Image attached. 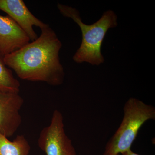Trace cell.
I'll return each mask as SVG.
<instances>
[{
  "mask_svg": "<svg viewBox=\"0 0 155 155\" xmlns=\"http://www.w3.org/2000/svg\"><path fill=\"white\" fill-rule=\"evenodd\" d=\"M35 40L4 56V63L22 80L61 85L65 73L59 53L62 43L49 25Z\"/></svg>",
  "mask_w": 155,
  "mask_h": 155,
  "instance_id": "1",
  "label": "cell"
},
{
  "mask_svg": "<svg viewBox=\"0 0 155 155\" xmlns=\"http://www.w3.org/2000/svg\"><path fill=\"white\" fill-rule=\"evenodd\" d=\"M58 9L64 17L72 19L80 27L82 40L73 57L77 64L87 63L93 66H99L104 62L101 47L108 31L118 25L117 16L112 10L103 13L97 22L87 25L84 23L79 11L71 6L58 3Z\"/></svg>",
  "mask_w": 155,
  "mask_h": 155,
  "instance_id": "2",
  "label": "cell"
},
{
  "mask_svg": "<svg viewBox=\"0 0 155 155\" xmlns=\"http://www.w3.org/2000/svg\"><path fill=\"white\" fill-rule=\"evenodd\" d=\"M121 124L108 141L103 155H121L130 149L140 127L155 119V108L135 98H130L123 107Z\"/></svg>",
  "mask_w": 155,
  "mask_h": 155,
  "instance_id": "3",
  "label": "cell"
},
{
  "mask_svg": "<svg viewBox=\"0 0 155 155\" xmlns=\"http://www.w3.org/2000/svg\"><path fill=\"white\" fill-rule=\"evenodd\" d=\"M64 126L63 114L54 110L49 125L42 129L38 140L39 147L46 155H77Z\"/></svg>",
  "mask_w": 155,
  "mask_h": 155,
  "instance_id": "4",
  "label": "cell"
},
{
  "mask_svg": "<svg viewBox=\"0 0 155 155\" xmlns=\"http://www.w3.org/2000/svg\"><path fill=\"white\" fill-rule=\"evenodd\" d=\"M23 104L19 92L0 91V133L7 138L13 136L22 124Z\"/></svg>",
  "mask_w": 155,
  "mask_h": 155,
  "instance_id": "5",
  "label": "cell"
},
{
  "mask_svg": "<svg viewBox=\"0 0 155 155\" xmlns=\"http://www.w3.org/2000/svg\"><path fill=\"white\" fill-rule=\"evenodd\" d=\"M0 10L13 19L32 41L38 38L34 30V26L39 27L41 30L49 25L36 18L22 0H0Z\"/></svg>",
  "mask_w": 155,
  "mask_h": 155,
  "instance_id": "6",
  "label": "cell"
},
{
  "mask_svg": "<svg viewBox=\"0 0 155 155\" xmlns=\"http://www.w3.org/2000/svg\"><path fill=\"white\" fill-rule=\"evenodd\" d=\"M26 34L8 16L0 15V54L2 57L29 43Z\"/></svg>",
  "mask_w": 155,
  "mask_h": 155,
  "instance_id": "7",
  "label": "cell"
},
{
  "mask_svg": "<svg viewBox=\"0 0 155 155\" xmlns=\"http://www.w3.org/2000/svg\"><path fill=\"white\" fill-rule=\"evenodd\" d=\"M31 147L26 138L17 135L12 141L0 133V155H29Z\"/></svg>",
  "mask_w": 155,
  "mask_h": 155,
  "instance_id": "8",
  "label": "cell"
},
{
  "mask_svg": "<svg viewBox=\"0 0 155 155\" xmlns=\"http://www.w3.org/2000/svg\"><path fill=\"white\" fill-rule=\"evenodd\" d=\"M20 86L19 81L14 78L0 54V91L19 92Z\"/></svg>",
  "mask_w": 155,
  "mask_h": 155,
  "instance_id": "9",
  "label": "cell"
},
{
  "mask_svg": "<svg viewBox=\"0 0 155 155\" xmlns=\"http://www.w3.org/2000/svg\"><path fill=\"white\" fill-rule=\"evenodd\" d=\"M121 155H140L134 152L131 150V149L128 150L127 151L122 154Z\"/></svg>",
  "mask_w": 155,
  "mask_h": 155,
  "instance_id": "10",
  "label": "cell"
},
{
  "mask_svg": "<svg viewBox=\"0 0 155 155\" xmlns=\"http://www.w3.org/2000/svg\"></svg>",
  "mask_w": 155,
  "mask_h": 155,
  "instance_id": "11",
  "label": "cell"
}]
</instances>
